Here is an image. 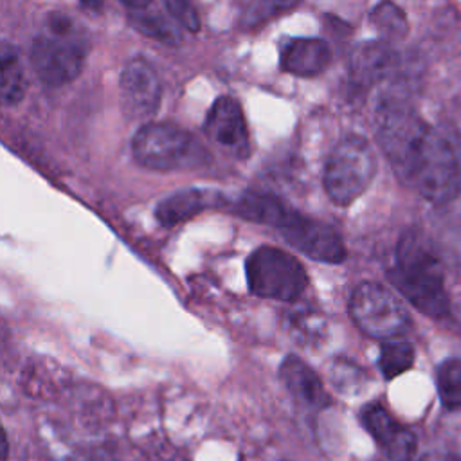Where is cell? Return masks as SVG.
Returning a JSON list of instances; mask_svg holds the SVG:
<instances>
[{
	"mask_svg": "<svg viewBox=\"0 0 461 461\" xmlns=\"http://www.w3.org/2000/svg\"><path fill=\"white\" fill-rule=\"evenodd\" d=\"M438 393L443 407L461 409V358H448L439 364L436 373Z\"/></svg>",
	"mask_w": 461,
	"mask_h": 461,
	"instance_id": "obj_19",
	"label": "cell"
},
{
	"mask_svg": "<svg viewBox=\"0 0 461 461\" xmlns=\"http://www.w3.org/2000/svg\"><path fill=\"white\" fill-rule=\"evenodd\" d=\"M360 382V371L357 366L349 362H339L333 366V384L340 391H349L351 387H357Z\"/></svg>",
	"mask_w": 461,
	"mask_h": 461,
	"instance_id": "obj_24",
	"label": "cell"
},
{
	"mask_svg": "<svg viewBox=\"0 0 461 461\" xmlns=\"http://www.w3.org/2000/svg\"><path fill=\"white\" fill-rule=\"evenodd\" d=\"M79 4L90 11H101L103 0H79Z\"/></svg>",
	"mask_w": 461,
	"mask_h": 461,
	"instance_id": "obj_27",
	"label": "cell"
},
{
	"mask_svg": "<svg viewBox=\"0 0 461 461\" xmlns=\"http://www.w3.org/2000/svg\"><path fill=\"white\" fill-rule=\"evenodd\" d=\"M133 158L153 171L194 169L209 162L207 149L187 130L171 122H146L131 139Z\"/></svg>",
	"mask_w": 461,
	"mask_h": 461,
	"instance_id": "obj_3",
	"label": "cell"
},
{
	"mask_svg": "<svg viewBox=\"0 0 461 461\" xmlns=\"http://www.w3.org/2000/svg\"><path fill=\"white\" fill-rule=\"evenodd\" d=\"M369 22L385 38V41L402 40L409 32V22L405 13L391 0H384L378 5H375V9L369 14Z\"/></svg>",
	"mask_w": 461,
	"mask_h": 461,
	"instance_id": "obj_18",
	"label": "cell"
},
{
	"mask_svg": "<svg viewBox=\"0 0 461 461\" xmlns=\"http://www.w3.org/2000/svg\"><path fill=\"white\" fill-rule=\"evenodd\" d=\"M364 429L376 441L384 461H411L416 450L414 434L400 425L385 407L373 402L360 411Z\"/></svg>",
	"mask_w": 461,
	"mask_h": 461,
	"instance_id": "obj_10",
	"label": "cell"
},
{
	"mask_svg": "<svg viewBox=\"0 0 461 461\" xmlns=\"http://www.w3.org/2000/svg\"><path fill=\"white\" fill-rule=\"evenodd\" d=\"M86 52V40L74 29L70 32L47 31L32 41L31 65L47 86H63L79 76Z\"/></svg>",
	"mask_w": 461,
	"mask_h": 461,
	"instance_id": "obj_7",
	"label": "cell"
},
{
	"mask_svg": "<svg viewBox=\"0 0 461 461\" xmlns=\"http://www.w3.org/2000/svg\"><path fill=\"white\" fill-rule=\"evenodd\" d=\"M288 203L283 202L279 196L263 191H247L243 193L232 205V211L241 218L263 225H272L281 220Z\"/></svg>",
	"mask_w": 461,
	"mask_h": 461,
	"instance_id": "obj_16",
	"label": "cell"
},
{
	"mask_svg": "<svg viewBox=\"0 0 461 461\" xmlns=\"http://www.w3.org/2000/svg\"><path fill=\"white\" fill-rule=\"evenodd\" d=\"M122 106L133 119H146L160 106L162 86L157 70L144 58L130 59L119 77Z\"/></svg>",
	"mask_w": 461,
	"mask_h": 461,
	"instance_id": "obj_9",
	"label": "cell"
},
{
	"mask_svg": "<svg viewBox=\"0 0 461 461\" xmlns=\"http://www.w3.org/2000/svg\"><path fill=\"white\" fill-rule=\"evenodd\" d=\"M331 50L321 38H290L281 47V68L297 77H313L328 68Z\"/></svg>",
	"mask_w": 461,
	"mask_h": 461,
	"instance_id": "obj_14",
	"label": "cell"
},
{
	"mask_svg": "<svg viewBox=\"0 0 461 461\" xmlns=\"http://www.w3.org/2000/svg\"><path fill=\"white\" fill-rule=\"evenodd\" d=\"M276 229L294 249L321 263H342L346 247L339 232L315 218L301 214L288 205Z\"/></svg>",
	"mask_w": 461,
	"mask_h": 461,
	"instance_id": "obj_8",
	"label": "cell"
},
{
	"mask_svg": "<svg viewBox=\"0 0 461 461\" xmlns=\"http://www.w3.org/2000/svg\"><path fill=\"white\" fill-rule=\"evenodd\" d=\"M205 135L218 144L221 149L236 155L245 157L249 151V135H247V122L241 110V104L229 95L218 97L207 112Z\"/></svg>",
	"mask_w": 461,
	"mask_h": 461,
	"instance_id": "obj_11",
	"label": "cell"
},
{
	"mask_svg": "<svg viewBox=\"0 0 461 461\" xmlns=\"http://www.w3.org/2000/svg\"><path fill=\"white\" fill-rule=\"evenodd\" d=\"M0 67H2V88L0 97L5 106L18 104L27 90L23 70L18 63V50L9 43L4 41L0 49Z\"/></svg>",
	"mask_w": 461,
	"mask_h": 461,
	"instance_id": "obj_17",
	"label": "cell"
},
{
	"mask_svg": "<svg viewBox=\"0 0 461 461\" xmlns=\"http://www.w3.org/2000/svg\"><path fill=\"white\" fill-rule=\"evenodd\" d=\"M249 290L265 299L292 303L308 286V274L295 256L272 245L252 250L245 261Z\"/></svg>",
	"mask_w": 461,
	"mask_h": 461,
	"instance_id": "obj_5",
	"label": "cell"
},
{
	"mask_svg": "<svg viewBox=\"0 0 461 461\" xmlns=\"http://www.w3.org/2000/svg\"><path fill=\"white\" fill-rule=\"evenodd\" d=\"M167 13L187 31L196 32L200 29V16L191 0H164Z\"/></svg>",
	"mask_w": 461,
	"mask_h": 461,
	"instance_id": "obj_23",
	"label": "cell"
},
{
	"mask_svg": "<svg viewBox=\"0 0 461 461\" xmlns=\"http://www.w3.org/2000/svg\"><path fill=\"white\" fill-rule=\"evenodd\" d=\"M412 362H414V349L409 342L391 339L382 344L378 366L382 375L387 380L405 373L412 366Z\"/></svg>",
	"mask_w": 461,
	"mask_h": 461,
	"instance_id": "obj_20",
	"label": "cell"
},
{
	"mask_svg": "<svg viewBox=\"0 0 461 461\" xmlns=\"http://www.w3.org/2000/svg\"><path fill=\"white\" fill-rule=\"evenodd\" d=\"M221 203H225V198L216 191L182 189L158 202L155 216L162 225L173 227L185 220H191L193 216L209 207H218Z\"/></svg>",
	"mask_w": 461,
	"mask_h": 461,
	"instance_id": "obj_15",
	"label": "cell"
},
{
	"mask_svg": "<svg viewBox=\"0 0 461 461\" xmlns=\"http://www.w3.org/2000/svg\"><path fill=\"white\" fill-rule=\"evenodd\" d=\"M421 461H461V459L452 452H430L423 456Z\"/></svg>",
	"mask_w": 461,
	"mask_h": 461,
	"instance_id": "obj_26",
	"label": "cell"
},
{
	"mask_svg": "<svg viewBox=\"0 0 461 461\" xmlns=\"http://www.w3.org/2000/svg\"><path fill=\"white\" fill-rule=\"evenodd\" d=\"M353 322L369 337L391 340L409 330L411 319L403 303L380 283H360L349 297Z\"/></svg>",
	"mask_w": 461,
	"mask_h": 461,
	"instance_id": "obj_6",
	"label": "cell"
},
{
	"mask_svg": "<svg viewBox=\"0 0 461 461\" xmlns=\"http://www.w3.org/2000/svg\"><path fill=\"white\" fill-rule=\"evenodd\" d=\"M407 184L436 205L457 196L461 189V146L452 131L429 128Z\"/></svg>",
	"mask_w": 461,
	"mask_h": 461,
	"instance_id": "obj_2",
	"label": "cell"
},
{
	"mask_svg": "<svg viewBox=\"0 0 461 461\" xmlns=\"http://www.w3.org/2000/svg\"><path fill=\"white\" fill-rule=\"evenodd\" d=\"M349 72L360 86L394 79L400 72V54L389 41H366L351 52Z\"/></svg>",
	"mask_w": 461,
	"mask_h": 461,
	"instance_id": "obj_12",
	"label": "cell"
},
{
	"mask_svg": "<svg viewBox=\"0 0 461 461\" xmlns=\"http://www.w3.org/2000/svg\"><path fill=\"white\" fill-rule=\"evenodd\" d=\"M299 0H256L245 13V25L247 27H258L263 25L272 16H277L292 7H295Z\"/></svg>",
	"mask_w": 461,
	"mask_h": 461,
	"instance_id": "obj_22",
	"label": "cell"
},
{
	"mask_svg": "<svg viewBox=\"0 0 461 461\" xmlns=\"http://www.w3.org/2000/svg\"><path fill=\"white\" fill-rule=\"evenodd\" d=\"M153 0H121V4L130 11V13H139L146 11L151 5Z\"/></svg>",
	"mask_w": 461,
	"mask_h": 461,
	"instance_id": "obj_25",
	"label": "cell"
},
{
	"mask_svg": "<svg viewBox=\"0 0 461 461\" xmlns=\"http://www.w3.org/2000/svg\"><path fill=\"white\" fill-rule=\"evenodd\" d=\"M375 173L376 157L371 144L360 135H346L326 160L324 191L333 203L349 205L369 187Z\"/></svg>",
	"mask_w": 461,
	"mask_h": 461,
	"instance_id": "obj_4",
	"label": "cell"
},
{
	"mask_svg": "<svg viewBox=\"0 0 461 461\" xmlns=\"http://www.w3.org/2000/svg\"><path fill=\"white\" fill-rule=\"evenodd\" d=\"M130 22L139 32H142L144 36L153 38L157 41H164L169 45L180 41L178 29H175V25L169 23L162 14L148 13V11L130 13Z\"/></svg>",
	"mask_w": 461,
	"mask_h": 461,
	"instance_id": "obj_21",
	"label": "cell"
},
{
	"mask_svg": "<svg viewBox=\"0 0 461 461\" xmlns=\"http://www.w3.org/2000/svg\"><path fill=\"white\" fill-rule=\"evenodd\" d=\"M279 378L286 391L308 409L321 411L331 403V398L321 378L306 362L295 355H288L281 362Z\"/></svg>",
	"mask_w": 461,
	"mask_h": 461,
	"instance_id": "obj_13",
	"label": "cell"
},
{
	"mask_svg": "<svg viewBox=\"0 0 461 461\" xmlns=\"http://www.w3.org/2000/svg\"><path fill=\"white\" fill-rule=\"evenodd\" d=\"M389 279L420 312L432 317L448 312L441 259L420 232L409 230L400 238L396 265L389 270Z\"/></svg>",
	"mask_w": 461,
	"mask_h": 461,
	"instance_id": "obj_1",
	"label": "cell"
}]
</instances>
